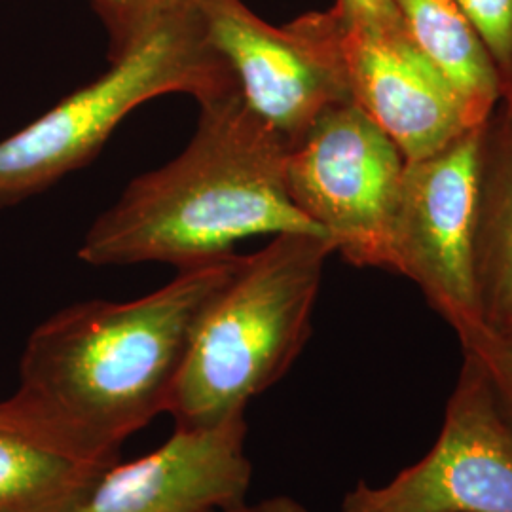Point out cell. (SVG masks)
Here are the masks:
<instances>
[{
	"label": "cell",
	"mask_w": 512,
	"mask_h": 512,
	"mask_svg": "<svg viewBox=\"0 0 512 512\" xmlns=\"http://www.w3.org/2000/svg\"><path fill=\"white\" fill-rule=\"evenodd\" d=\"M241 260L186 268L137 300L57 311L29 336L8 401L76 456L116 463L122 442L169 410L196 327Z\"/></svg>",
	"instance_id": "1"
},
{
	"label": "cell",
	"mask_w": 512,
	"mask_h": 512,
	"mask_svg": "<svg viewBox=\"0 0 512 512\" xmlns=\"http://www.w3.org/2000/svg\"><path fill=\"white\" fill-rule=\"evenodd\" d=\"M183 152L131 181L93 222L78 256L92 266L164 262L186 268L236 255L256 236L317 234L287 186L289 147L236 90L200 103Z\"/></svg>",
	"instance_id": "2"
},
{
	"label": "cell",
	"mask_w": 512,
	"mask_h": 512,
	"mask_svg": "<svg viewBox=\"0 0 512 512\" xmlns=\"http://www.w3.org/2000/svg\"><path fill=\"white\" fill-rule=\"evenodd\" d=\"M332 253L325 236L281 234L243 256L192 336L167 410L175 427H209L243 414L289 372L310 340Z\"/></svg>",
	"instance_id": "3"
},
{
	"label": "cell",
	"mask_w": 512,
	"mask_h": 512,
	"mask_svg": "<svg viewBox=\"0 0 512 512\" xmlns=\"http://www.w3.org/2000/svg\"><path fill=\"white\" fill-rule=\"evenodd\" d=\"M234 92L194 0L162 19L110 69L0 141V207L44 192L93 160L129 114L167 93L198 103Z\"/></svg>",
	"instance_id": "4"
},
{
	"label": "cell",
	"mask_w": 512,
	"mask_h": 512,
	"mask_svg": "<svg viewBox=\"0 0 512 512\" xmlns=\"http://www.w3.org/2000/svg\"><path fill=\"white\" fill-rule=\"evenodd\" d=\"M194 4L241 103L289 150L327 110L351 101L342 19L332 8L275 27L243 0Z\"/></svg>",
	"instance_id": "5"
},
{
	"label": "cell",
	"mask_w": 512,
	"mask_h": 512,
	"mask_svg": "<svg viewBox=\"0 0 512 512\" xmlns=\"http://www.w3.org/2000/svg\"><path fill=\"white\" fill-rule=\"evenodd\" d=\"M401 148L353 101L327 110L289 150L294 205L357 268L391 266L403 183Z\"/></svg>",
	"instance_id": "6"
},
{
	"label": "cell",
	"mask_w": 512,
	"mask_h": 512,
	"mask_svg": "<svg viewBox=\"0 0 512 512\" xmlns=\"http://www.w3.org/2000/svg\"><path fill=\"white\" fill-rule=\"evenodd\" d=\"M480 126L406 162L391 234L389 272L418 285L459 340L484 327L473 268Z\"/></svg>",
	"instance_id": "7"
},
{
	"label": "cell",
	"mask_w": 512,
	"mask_h": 512,
	"mask_svg": "<svg viewBox=\"0 0 512 512\" xmlns=\"http://www.w3.org/2000/svg\"><path fill=\"white\" fill-rule=\"evenodd\" d=\"M353 492L378 512H512V425L473 353L463 351L439 439L382 486Z\"/></svg>",
	"instance_id": "8"
},
{
	"label": "cell",
	"mask_w": 512,
	"mask_h": 512,
	"mask_svg": "<svg viewBox=\"0 0 512 512\" xmlns=\"http://www.w3.org/2000/svg\"><path fill=\"white\" fill-rule=\"evenodd\" d=\"M243 414L209 427H175L160 448L114 463L74 512H224L245 503L253 467Z\"/></svg>",
	"instance_id": "9"
},
{
	"label": "cell",
	"mask_w": 512,
	"mask_h": 512,
	"mask_svg": "<svg viewBox=\"0 0 512 512\" xmlns=\"http://www.w3.org/2000/svg\"><path fill=\"white\" fill-rule=\"evenodd\" d=\"M342 52L351 101L384 129L406 162L437 152L471 128L450 82L408 33L342 19Z\"/></svg>",
	"instance_id": "10"
},
{
	"label": "cell",
	"mask_w": 512,
	"mask_h": 512,
	"mask_svg": "<svg viewBox=\"0 0 512 512\" xmlns=\"http://www.w3.org/2000/svg\"><path fill=\"white\" fill-rule=\"evenodd\" d=\"M473 268L484 325H512V88L480 126Z\"/></svg>",
	"instance_id": "11"
},
{
	"label": "cell",
	"mask_w": 512,
	"mask_h": 512,
	"mask_svg": "<svg viewBox=\"0 0 512 512\" xmlns=\"http://www.w3.org/2000/svg\"><path fill=\"white\" fill-rule=\"evenodd\" d=\"M109 467L76 456L0 401V512H74Z\"/></svg>",
	"instance_id": "12"
},
{
	"label": "cell",
	"mask_w": 512,
	"mask_h": 512,
	"mask_svg": "<svg viewBox=\"0 0 512 512\" xmlns=\"http://www.w3.org/2000/svg\"><path fill=\"white\" fill-rule=\"evenodd\" d=\"M408 37L444 74L471 128L492 114L501 84L494 61L454 0H393Z\"/></svg>",
	"instance_id": "13"
},
{
	"label": "cell",
	"mask_w": 512,
	"mask_h": 512,
	"mask_svg": "<svg viewBox=\"0 0 512 512\" xmlns=\"http://www.w3.org/2000/svg\"><path fill=\"white\" fill-rule=\"evenodd\" d=\"M192 0H92L109 33V59L124 54L162 19Z\"/></svg>",
	"instance_id": "14"
},
{
	"label": "cell",
	"mask_w": 512,
	"mask_h": 512,
	"mask_svg": "<svg viewBox=\"0 0 512 512\" xmlns=\"http://www.w3.org/2000/svg\"><path fill=\"white\" fill-rule=\"evenodd\" d=\"M486 46L501 92L512 86V0H454Z\"/></svg>",
	"instance_id": "15"
},
{
	"label": "cell",
	"mask_w": 512,
	"mask_h": 512,
	"mask_svg": "<svg viewBox=\"0 0 512 512\" xmlns=\"http://www.w3.org/2000/svg\"><path fill=\"white\" fill-rule=\"evenodd\" d=\"M459 342L463 351L473 353L484 366L497 401L512 425V325H484Z\"/></svg>",
	"instance_id": "16"
},
{
	"label": "cell",
	"mask_w": 512,
	"mask_h": 512,
	"mask_svg": "<svg viewBox=\"0 0 512 512\" xmlns=\"http://www.w3.org/2000/svg\"><path fill=\"white\" fill-rule=\"evenodd\" d=\"M334 10L351 25L384 33H406L403 18L393 0H336Z\"/></svg>",
	"instance_id": "17"
},
{
	"label": "cell",
	"mask_w": 512,
	"mask_h": 512,
	"mask_svg": "<svg viewBox=\"0 0 512 512\" xmlns=\"http://www.w3.org/2000/svg\"><path fill=\"white\" fill-rule=\"evenodd\" d=\"M217 512V511H215ZM224 512H310L304 505H300L298 501H294L287 495H277V497H270L264 499L256 505H245L241 503L236 509Z\"/></svg>",
	"instance_id": "18"
},
{
	"label": "cell",
	"mask_w": 512,
	"mask_h": 512,
	"mask_svg": "<svg viewBox=\"0 0 512 512\" xmlns=\"http://www.w3.org/2000/svg\"><path fill=\"white\" fill-rule=\"evenodd\" d=\"M340 512H378L376 509H372L370 505H366L365 501L355 494L353 490L344 497V503H342V509Z\"/></svg>",
	"instance_id": "19"
},
{
	"label": "cell",
	"mask_w": 512,
	"mask_h": 512,
	"mask_svg": "<svg viewBox=\"0 0 512 512\" xmlns=\"http://www.w3.org/2000/svg\"><path fill=\"white\" fill-rule=\"evenodd\" d=\"M511 88H512V86H511ZM507 90H509V88H507Z\"/></svg>",
	"instance_id": "20"
}]
</instances>
